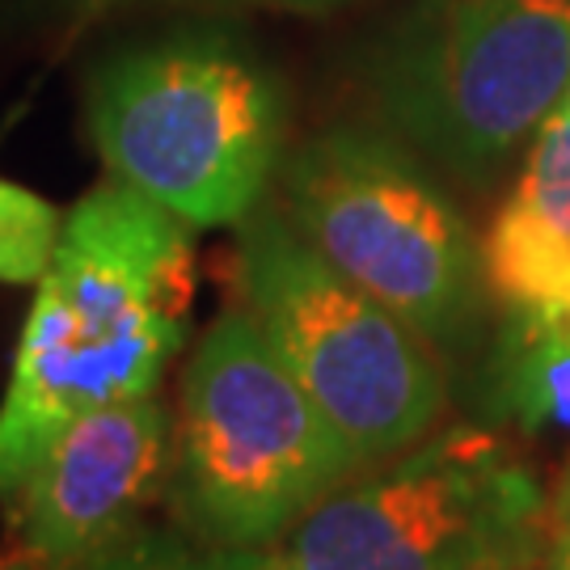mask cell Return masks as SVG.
Returning <instances> with one entry per match:
<instances>
[{
    "label": "cell",
    "instance_id": "30bf717a",
    "mask_svg": "<svg viewBox=\"0 0 570 570\" xmlns=\"http://www.w3.org/2000/svg\"><path fill=\"white\" fill-rule=\"evenodd\" d=\"M490 406L529 435H570V326L503 313L487 367Z\"/></svg>",
    "mask_w": 570,
    "mask_h": 570
},
{
    "label": "cell",
    "instance_id": "5bb4252c",
    "mask_svg": "<svg viewBox=\"0 0 570 570\" xmlns=\"http://www.w3.org/2000/svg\"><path fill=\"white\" fill-rule=\"evenodd\" d=\"M529 570H570V546H553L550 541V550L541 553Z\"/></svg>",
    "mask_w": 570,
    "mask_h": 570
},
{
    "label": "cell",
    "instance_id": "8992f818",
    "mask_svg": "<svg viewBox=\"0 0 570 570\" xmlns=\"http://www.w3.org/2000/svg\"><path fill=\"white\" fill-rule=\"evenodd\" d=\"M237 284L254 322L360 465L431 435L449 406L435 346L338 275L284 212L254 207L242 220Z\"/></svg>",
    "mask_w": 570,
    "mask_h": 570
},
{
    "label": "cell",
    "instance_id": "4fadbf2b",
    "mask_svg": "<svg viewBox=\"0 0 570 570\" xmlns=\"http://www.w3.org/2000/svg\"><path fill=\"white\" fill-rule=\"evenodd\" d=\"M550 541L553 546H570V465L550 499Z\"/></svg>",
    "mask_w": 570,
    "mask_h": 570
},
{
    "label": "cell",
    "instance_id": "52a82bcc",
    "mask_svg": "<svg viewBox=\"0 0 570 570\" xmlns=\"http://www.w3.org/2000/svg\"><path fill=\"white\" fill-rule=\"evenodd\" d=\"M570 89V0H435L372 68L393 136L487 183Z\"/></svg>",
    "mask_w": 570,
    "mask_h": 570
},
{
    "label": "cell",
    "instance_id": "7c38bea8",
    "mask_svg": "<svg viewBox=\"0 0 570 570\" xmlns=\"http://www.w3.org/2000/svg\"><path fill=\"white\" fill-rule=\"evenodd\" d=\"M94 570H292L275 550H237V546H207L199 537H169V532H136L127 546L102 558Z\"/></svg>",
    "mask_w": 570,
    "mask_h": 570
},
{
    "label": "cell",
    "instance_id": "277c9868",
    "mask_svg": "<svg viewBox=\"0 0 570 570\" xmlns=\"http://www.w3.org/2000/svg\"><path fill=\"white\" fill-rule=\"evenodd\" d=\"M279 190L287 225L435 351L473 338L490 296L482 245L410 144L326 127L287 153Z\"/></svg>",
    "mask_w": 570,
    "mask_h": 570
},
{
    "label": "cell",
    "instance_id": "9a60e30c",
    "mask_svg": "<svg viewBox=\"0 0 570 570\" xmlns=\"http://www.w3.org/2000/svg\"><path fill=\"white\" fill-rule=\"evenodd\" d=\"M271 4H296V9H322V4H338V0H271Z\"/></svg>",
    "mask_w": 570,
    "mask_h": 570
},
{
    "label": "cell",
    "instance_id": "3957f363",
    "mask_svg": "<svg viewBox=\"0 0 570 570\" xmlns=\"http://www.w3.org/2000/svg\"><path fill=\"white\" fill-rule=\"evenodd\" d=\"M89 136L110 178L190 228L242 225L284 153V94L245 42L174 35L94 72Z\"/></svg>",
    "mask_w": 570,
    "mask_h": 570
},
{
    "label": "cell",
    "instance_id": "8fae6325",
    "mask_svg": "<svg viewBox=\"0 0 570 570\" xmlns=\"http://www.w3.org/2000/svg\"><path fill=\"white\" fill-rule=\"evenodd\" d=\"M60 237V207L0 178V284H39L56 263Z\"/></svg>",
    "mask_w": 570,
    "mask_h": 570
},
{
    "label": "cell",
    "instance_id": "e0dca14e",
    "mask_svg": "<svg viewBox=\"0 0 570 570\" xmlns=\"http://www.w3.org/2000/svg\"><path fill=\"white\" fill-rule=\"evenodd\" d=\"M562 106H567V110H570V89H567V98H562Z\"/></svg>",
    "mask_w": 570,
    "mask_h": 570
},
{
    "label": "cell",
    "instance_id": "2e32d148",
    "mask_svg": "<svg viewBox=\"0 0 570 570\" xmlns=\"http://www.w3.org/2000/svg\"><path fill=\"white\" fill-rule=\"evenodd\" d=\"M77 4H89V9H102V4H119V0H77Z\"/></svg>",
    "mask_w": 570,
    "mask_h": 570
},
{
    "label": "cell",
    "instance_id": "ac0fdd59",
    "mask_svg": "<svg viewBox=\"0 0 570 570\" xmlns=\"http://www.w3.org/2000/svg\"><path fill=\"white\" fill-rule=\"evenodd\" d=\"M13 570H21V567H13Z\"/></svg>",
    "mask_w": 570,
    "mask_h": 570
},
{
    "label": "cell",
    "instance_id": "7a4b0ae2",
    "mask_svg": "<svg viewBox=\"0 0 570 570\" xmlns=\"http://www.w3.org/2000/svg\"><path fill=\"white\" fill-rule=\"evenodd\" d=\"M360 469L249 308L207 326L183 376L165 482L183 532L275 550Z\"/></svg>",
    "mask_w": 570,
    "mask_h": 570
},
{
    "label": "cell",
    "instance_id": "5b68a950",
    "mask_svg": "<svg viewBox=\"0 0 570 570\" xmlns=\"http://www.w3.org/2000/svg\"><path fill=\"white\" fill-rule=\"evenodd\" d=\"M550 499L494 431L452 428L351 473L287 532L292 570H529Z\"/></svg>",
    "mask_w": 570,
    "mask_h": 570
},
{
    "label": "cell",
    "instance_id": "6da1fadb",
    "mask_svg": "<svg viewBox=\"0 0 570 570\" xmlns=\"http://www.w3.org/2000/svg\"><path fill=\"white\" fill-rule=\"evenodd\" d=\"M195 305L190 225L110 178L63 216L0 402V499L89 410L153 393Z\"/></svg>",
    "mask_w": 570,
    "mask_h": 570
},
{
    "label": "cell",
    "instance_id": "9c48e42d",
    "mask_svg": "<svg viewBox=\"0 0 570 570\" xmlns=\"http://www.w3.org/2000/svg\"><path fill=\"white\" fill-rule=\"evenodd\" d=\"M570 263V110L558 106L529 140L515 190L482 237L490 296L524 308Z\"/></svg>",
    "mask_w": 570,
    "mask_h": 570
},
{
    "label": "cell",
    "instance_id": "ba28073f",
    "mask_svg": "<svg viewBox=\"0 0 570 570\" xmlns=\"http://www.w3.org/2000/svg\"><path fill=\"white\" fill-rule=\"evenodd\" d=\"M174 428L153 393L89 410L47 444L9 508L35 570H94L169 482Z\"/></svg>",
    "mask_w": 570,
    "mask_h": 570
}]
</instances>
